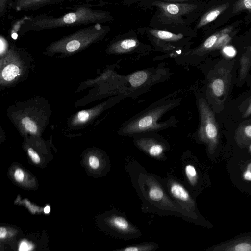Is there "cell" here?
I'll use <instances>...</instances> for the list:
<instances>
[{"instance_id": "cell-30", "label": "cell", "mask_w": 251, "mask_h": 251, "mask_svg": "<svg viewBox=\"0 0 251 251\" xmlns=\"http://www.w3.org/2000/svg\"><path fill=\"white\" fill-rule=\"evenodd\" d=\"M0 54H2L5 51L6 48V42L5 39L2 36H0Z\"/></svg>"}, {"instance_id": "cell-35", "label": "cell", "mask_w": 251, "mask_h": 251, "mask_svg": "<svg viewBox=\"0 0 251 251\" xmlns=\"http://www.w3.org/2000/svg\"><path fill=\"white\" fill-rule=\"evenodd\" d=\"M189 0H163L164 1L171 2H178Z\"/></svg>"}, {"instance_id": "cell-5", "label": "cell", "mask_w": 251, "mask_h": 251, "mask_svg": "<svg viewBox=\"0 0 251 251\" xmlns=\"http://www.w3.org/2000/svg\"><path fill=\"white\" fill-rule=\"evenodd\" d=\"M198 107L200 115L199 137L212 147L217 143L218 138V128L213 113L203 98L199 100Z\"/></svg>"}, {"instance_id": "cell-26", "label": "cell", "mask_w": 251, "mask_h": 251, "mask_svg": "<svg viewBox=\"0 0 251 251\" xmlns=\"http://www.w3.org/2000/svg\"><path fill=\"white\" fill-rule=\"evenodd\" d=\"M89 118V113L85 110L80 111L77 114V120L80 122H84Z\"/></svg>"}, {"instance_id": "cell-12", "label": "cell", "mask_w": 251, "mask_h": 251, "mask_svg": "<svg viewBox=\"0 0 251 251\" xmlns=\"http://www.w3.org/2000/svg\"><path fill=\"white\" fill-rule=\"evenodd\" d=\"M232 30V27H228L213 34L207 38L201 45L193 50L191 54H198L201 52L211 49L214 47L218 39L222 35L227 33H230Z\"/></svg>"}, {"instance_id": "cell-33", "label": "cell", "mask_w": 251, "mask_h": 251, "mask_svg": "<svg viewBox=\"0 0 251 251\" xmlns=\"http://www.w3.org/2000/svg\"><path fill=\"white\" fill-rule=\"evenodd\" d=\"M7 234V231L6 229L4 227L0 228V238L1 239L4 238L5 237Z\"/></svg>"}, {"instance_id": "cell-1", "label": "cell", "mask_w": 251, "mask_h": 251, "mask_svg": "<svg viewBox=\"0 0 251 251\" xmlns=\"http://www.w3.org/2000/svg\"><path fill=\"white\" fill-rule=\"evenodd\" d=\"M109 12L93 9L86 5L80 6L74 11L59 17L40 15L27 17L22 25V33L28 31H39L65 27L100 23L109 20Z\"/></svg>"}, {"instance_id": "cell-15", "label": "cell", "mask_w": 251, "mask_h": 251, "mask_svg": "<svg viewBox=\"0 0 251 251\" xmlns=\"http://www.w3.org/2000/svg\"><path fill=\"white\" fill-rule=\"evenodd\" d=\"M149 32L157 39L168 41H176L181 39L183 35L181 33L175 34L167 31L151 29Z\"/></svg>"}, {"instance_id": "cell-16", "label": "cell", "mask_w": 251, "mask_h": 251, "mask_svg": "<svg viewBox=\"0 0 251 251\" xmlns=\"http://www.w3.org/2000/svg\"><path fill=\"white\" fill-rule=\"evenodd\" d=\"M2 76L6 81H11L19 75V68L14 64L6 66L2 71Z\"/></svg>"}, {"instance_id": "cell-17", "label": "cell", "mask_w": 251, "mask_h": 251, "mask_svg": "<svg viewBox=\"0 0 251 251\" xmlns=\"http://www.w3.org/2000/svg\"><path fill=\"white\" fill-rule=\"evenodd\" d=\"M186 178L189 184L195 185L198 181V173L195 166L191 164H187L184 168Z\"/></svg>"}, {"instance_id": "cell-4", "label": "cell", "mask_w": 251, "mask_h": 251, "mask_svg": "<svg viewBox=\"0 0 251 251\" xmlns=\"http://www.w3.org/2000/svg\"><path fill=\"white\" fill-rule=\"evenodd\" d=\"M107 32L106 27L102 26L100 23L95 24L58 40L53 47L68 52H74L102 38Z\"/></svg>"}, {"instance_id": "cell-19", "label": "cell", "mask_w": 251, "mask_h": 251, "mask_svg": "<svg viewBox=\"0 0 251 251\" xmlns=\"http://www.w3.org/2000/svg\"><path fill=\"white\" fill-rule=\"evenodd\" d=\"M246 10L251 11V0H238L233 5L232 12L236 14Z\"/></svg>"}, {"instance_id": "cell-36", "label": "cell", "mask_w": 251, "mask_h": 251, "mask_svg": "<svg viewBox=\"0 0 251 251\" xmlns=\"http://www.w3.org/2000/svg\"><path fill=\"white\" fill-rule=\"evenodd\" d=\"M50 207L49 206H46L45 208H44V213H46V214H48L50 212Z\"/></svg>"}, {"instance_id": "cell-32", "label": "cell", "mask_w": 251, "mask_h": 251, "mask_svg": "<svg viewBox=\"0 0 251 251\" xmlns=\"http://www.w3.org/2000/svg\"><path fill=\"white\" fill-rule=\"evenodd\" d=\"M244 131L246 136L251 138V125L246 126L245 128Z\"/></svg>"}, {"instance_id": "cell-6", "label": "cell", "mask_w": 251, "mask_h": 251, "mask_svg": "<svg viewBox=\"0 0 251 251\" xmlns=\"http://www.w3.org/2000/svg\"><path fill=\"white\" fill-rule=\"evenodd\" d=\"M152 5L157 7L160 12V16L166 21L173 22L179 20L182 16L190 13L197 6L192 3L171 2L161 1H155Z\"/></svg>"}, {"instance_id": "cell-34", "label": "cell", "mask_w": 251, "mask_h": 251, "mask_svg": "<svg viewBox=\"0 0 251 251\" xmlns=\"http://www.w3.org/2000/svg\"><path fill=\"white\" fill-rule=\"evenodd\" d=\"M251 114V103L250 105V106H249L247 111H246V112L244 115V118L247 117L249 116Z\"/></svg>"}, {"instance_id": "cell-22", "label": "cell", "mask_w": 251, "mask_h": 251, "mask_svg": "<svg viewBox=\"0 0 251 251\" xmlns=\"http://www.w3.org/2000/svg\"><path fill=\"white\" fill-rule=\"evenodd\" d=\"M233 250L236 251H249L251 250V245L247 243H241L234 247Z\"/></svg>"}, {"instance_id": "cell-27", "label": "cell", "mask_w": 251, "mask_h": 251, "mask_svg": "<svg viewBox=\"0 0 251 251\" xmlns=\"http://www.w3.org/2000/svg\"><path fill=\"white\" fill-rule=\"evenodd\" d=\"M243 177L246 180L251 181V162L247 165L243 173Z\"/></svg>"}, {"instance_id": "cell-9", "label": "cell", "mask_w": 251, "mask_h": 251, "mask_svg": "<svg viewBox=\"0 0 251 251\" xmlns=\"http://www.w3.org/2000/svg\"><path fill=\"white\" fill-rule=\"evenodd\" d=\"M65 0H14L12 7L17 11H29L59 3Z\"/></svg>"}, {"instance_id": "cell-3", "label": "cell", "mask_w": 251, "mask_h": 251, "mask_svg": "<svg viewBox=\"0 0 251 251\" xmlns=\"http://www.w3.org/2000/svg\"><path fill=\"white\" fill-rule=\"evenodd\" d=\"M181 99L163 100L152 104L123 124L122 135L131 136L160 131L171 125V121L158 122L167 112L178 105Z\"/></svg>"}, {"instance_id": "cell-28", "label": "cell", "mask_w": 251, "mask_h": 251, "mask_svg": "<svg viewBox=\"0 0 251 251\" xmlns=\"http://www.w3.org/2000/svg\"><path fill=\"white\" fill-rule=\"evenodd\" d=\"M8 0H0V15L3 16L5 12Z\"/></svg>"}, {"instance_id": "cell-2", "label": "cell", "mask_w": 251, "mask_h": 251, "mask_svg": "<svg viewBox=\"0 0 251 251\" xmlns=\"http://www.w3.org/2000/svg\"><path fill=\"white\" fill-rule=\"evenodd\" d=\"M133 185L143 203L148 211L163 215H190L168 196L155 177L146 172H140L134 177Z\"/></svg>"}, {"instance_id": "cell-8", "label": "cell", "mask_w": 251, "mask_h": 251, "mask_svg": "<svg viewBox=\"0 0 251 251\" xmlns=\"http://www.w3.org/2000/svg\"><path fill=\"white\" fill-rule=\"evenodd\" d=\"M135 138V144L150 156L159 158L163 156L165 146L162 142L149 135L139 136Z\"/></svg>"}, {"instance_id": "cell-31", "label": "cell", "mask_w": 251, "mask_h": 251, "mask_svg": "<svg viewBox=\"0 0 251 251\" xmlns=\"http://www.w3.org/2000/svg\"><path fill=\"white\" fill-rule=\"evenodd\" d=\"M30 245L28 243L23 242L21 243L19 250H29Z\"/></svg>"}, {"instance_id": "cell-20", "label": "cell", "mask_w": 251, "mask_h": 251, "mask_svg": "<svg viewBox=\"0 0 251 251\" xmlns=\"http://www.w3.org/2000/svg\"><path fill=\"white\" fill-rule=\"evenodd\" d=\"M212 89L214 94L218 97L221 96L224 91V83L221 79H216L212 84Z\"/></svg>"}, {"instance_id": "cell-10", "label": "cell", "mask_w": 251, "mask_h": 251, "mask_svg": "<svg viewBox=\"0 0 251 251\" xmlns=\"http://www.w3.org/2000/svg\"><path fill=\"white\" fill-rule=\"evenodd\" d=\"M138 41L134 38H126L112 44L109 50L113 53L124 54L133 51L139 45Z\"/></svg>"}, {"instance_id": "cell-18", "label": "cell", "mask_w": 251, "mask_h": 251, "mask_svg": "<svg viewBox=\"0 0 251 251\" xmlns=\"http://www.w3.org/2000/svg\"><path fill=\"white\" fill-rule=\"evenodd\" d=\"M155 247L154 244L148 243L127 246L119 250L122 251H149L154 250Z\"/></svg>"}, {"instance_id": "cell-29", "label": "cell", "mask_w": 251, "mask_h": 251, "mask_svg": "<svg viewBox=\"0 0 251 251\" xmlns=\"http://www.w3.org/2000/svg\"><path fill=\"white\" fill-rule=\"evenodd\" d=\"M223 51L225 54L229 56H233L235 54V51L231 47H225L223 49Z\"/></svg>"}, {"instance_id": "cell-14", "label": "cell", "mask_w": 251, "mask_h": 251, "mask_svg": "<svg viewBox=\"0 0 251 251\" xmlns=\"http://www.w3.org/2000/svg\"><path fill=\"white\" fill-rule=\"evenodd\" d=\"M150 74L147 70H140L127 76V81L132 88H138L146 84L150 78Z\"/></svg>"}, {"instance_id": "cell-24", "label": "cell", "mask_w": 251, "mask_h": 251, "mask_svg": "<svg viewBox=\"0 0 251 251\" xmlns=\"http://www.w3.org/2000/svg\"><path fill=\"white\" fill-rule=\"evenodd\" d=\"M89 164L92 169H96L99 167L100 161L97 157L91 155L89 158Z\"/></svg>"}, {"instance_id": "cell-21", "label": "cell", "mask_w": 251, "mask_h": 251, "mask_svg": "<svg viewBox=\"0 0 251 251\" xmlns=\"http://www.w3.org/2000/svg\"><path fill=\"white\" fill-rule=\"evenodd\" d=\"M22 124L24 126L25 128L31 133H35L37 131V126L35 123L31 120V119L26 117L22 119Z\"/></svg>"}, {"instance_id": "cell-13", "label": "cell", "mask_w": 251, "mask_h": 251, "mask_svg": "<svg viewBox=\"0 0 251 251\" xmlns=\"http://www.w3.org/2000/svg\"><path fill=\"white\" fill-rule=\"evenodd\" d=\"M229 3H224L211 9L204 14L198 22L197 28H201L215 20L229 6Z\"/></svg>"}, {"instance_id": "cell-11", "label": "cell", "mask_w": 251, "mask_h": 251, "mask_svg": "<svg viewBox=\"0 0 251 251\" xmlns=\"http://www.w3.org/2000/svg\"><path fill=\"white\" fill-rule=\"evenodd\" d=\"M113 226L120 232L122 235H134L137 232L136 228L122 216L116 215L111 219Z\"/></svg>"}, {"instance_id": "cell-7", "label": "cell", "mask_w": 251, "mask_h": 251, "mask_svg": "<svg viewBox=\"0 0 251 251\" xmlns=\"http://www.w3.org/2000/svg\"><path fill=\"white\" fill-rule=\"evenodd\" d=\"M166 186L171 196L192 217L195 204L188 191L182 184L173 178L167 180Z\"/></svg>"}, {"instance_id": "cell-23", "label": "cell", "mask_w": 251, "mask_h": 251, "mask_svg": "<svg viewBox=\"0 0 251 251\" xmlns=\"http://www.w3.org/2000/svg\"><path fill=\"white\" fill-rule=\"evenodd\" d=\"M28 155L32 161L35 164H38L40 162V158L38 153L35 151L32 148L28 149Z\"/></svg>"}, {"instance_id": "cell-25", "label": "cell", "mask_w": 251, "mask_h": 251, "mask_svg": "<svg viewBox=\"0 0 251 251\" xmlns=\"http://www.w3.org/2000/svg\"><path fill=\"white\" fill-rule=\"evenodd\" d=\"M15 180L18 182H21L24 179V172L20 168L17 169L14 174Z\"/></svg>"}]
</instances>
